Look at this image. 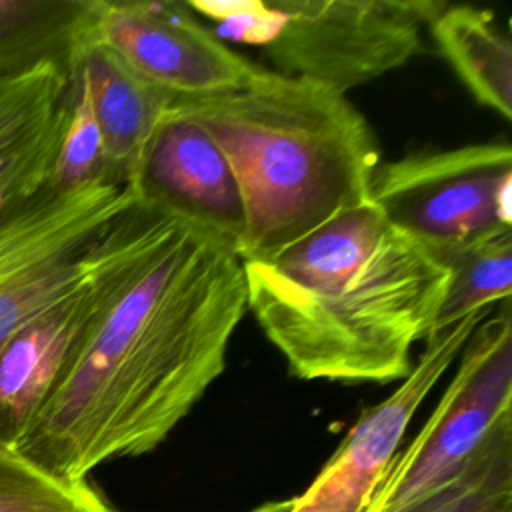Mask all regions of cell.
<instances>
[{
	"label": "cell",
	"instance_id": "obj_1",
	"mask_svg": "<svg viewBox=\"0 0 512 512\" xmlns=\"http://www.w3.org/2000/svg\"><path fill=\"white\" fill-rule=\"evenodd\" d=\"M246 310L232 250L132 204L104 300L14 448L70 482L154 450L226 370Z\"/></svg>",
	"mask_w": 512,
	"mask_h": 512
},
{
	"label": "cell",
	"instance_id": "obj_2",
	"mask_svg": "<svg viewBox=\"0 0 512 512\" xmlns=\"http://www.w3.org/2000/svg\"><path fill=\"white\" fill-rule=\"evenodd\" d=\"M242 268L248 310L290 374L346 384L406 378L448 286L446 266L372 200Z\"/></svg>",
	"mask_w": 512,
	"mask_h": 512
},
{
	"label": "cell",
	"instance_id": "obj_3",
	"mask_svg": "<svg viewBox=\"0 0 512 512\" xmlns=\"http://www.w3.org/2000/svg\"><path fill=\"white\" fill-rule=\"evenodd\" d=\"M226 154L246 208L240 260H262L370 202L378 142L348 96L274 70L212 98L172 100Z\"/></svg>",
	"mask_w": 512,
	"mask_h": 512
},
{
	"label": "cell",
	"instance_id": "obj_4",
	"mask_svg": "<svg viewBox=\"0 0 512 512\" xmlns=\"http://www.w3.org/2000/svg\"><path fill=\"white\" fill-rule=\"evenodd\" d=\"M220 40L256 46L272 70L338 94L364 86L422 48L436 0H190Z\"/></svg>",
	"mask_w": 512,
	"mask_h": 512
},
{
	"label": "cell",
	"instance_id": "obj_5",
	"mask_svg": "<svg viewBox=\"0 0 512 512\" xmlns=\"http://www.w3.org/2000/svg\"><path fill=\"white\" fill-rule=\"evenodd\" d=\"M132 204L118 180L56 190L46 184L0 222V350L92 268L108 226Z\"/></svg>",
	"mask_w": 512,
	"mask_h": 512
},
{
	"label": "cell",
	"instance_id": "obj_6",
	"mask_svg": "<svg viewBox=\"0 0 512 512\" xmlns=\"http://www.w3.org/2000/svg\"><path fill=\"white\" fill-rule=\"evenodd\" d=\"M512 150L502 142L416 152L378 164L370 200L430 252L512 230Z\"/></svg>",
	"mask_w": 512,
	"mask_h": 512
},
{
	"label": "cell",
	"instance_id": "obj_7",
	"mask_svg": "<svg viewBox=\"0 0 512 512\" xmlns=\"http://www.w3.org/2000/svg\"><path fill=\"white\" fill-rule=\"evenodd\" d=\"M416 438L394 456L364 512H396L448 480L512 414V318L486 316Z\"/></svg>",
	"mask_w": 512,
	"mask_h": 512
},
{
	"label": "cell",
	"instance_id": "obj_8",
	"mask_svg": "<svg viewBox=\"0 0 512 512\" xmlns=\"http://www.w3.org/2000/svg\"><path fill=\"white\" fill-rule=\"evenodd\" d=\"M90 30L174 100L234 92L262 72V66L202 26L186 2L96 0Z\"/></svg>",
	"mask_w": 512,
	"mask_h": 512
},
{
	"label": "cell",
	"instance_id": "obj_9",
	"mask_svg": "<svg viewBox=\"0 0 512 512\" xmlns=\"http://www.w3.org/2000/svg\"><path fill=\"white\" fill-rule=\"evenodd\" d=\"M136 202L210 236L240 258L246 208L234 170L212 136L168 108L126 178Z\"/></svg>",
	"mask_w": 512,
	"mask_h": 512
},
{
	"label": "cell",
	"instance_id": "obj_10",
	"mask_svg": "<svg viewBox=\"0 0 512 512\" xmlns=\"http://www.w3.org/2000/svg\"><path fill=\"white\" fill-rule=\"evenodd\" d=\"M490 310L470 314L458 324L426 338L424 352L406 378L382 402L362 412L314 482L300 494L340 512H364L400 442L430 390L460 356L472 332Z\"/></svg>",
	"mask_w": 512,
	"mask_h": 512
},
{
	"label": "cell",
	"instance_id": "obj_11",
	"mask_svg": "<svg viewBox=\"0 0 512 512\" xmlns=\"http://www.w3.org/2000/svg\"><path fill=\"white\" fill-rule=\"evenodd\" d=\"M124 214L102 234L88 274L30 318L0 350L2 442L18 444L100 308L120 254Z\"/></svg>",
	"mask_w": 512,
	"mask_h": 512
},
{
	"label": "cell",
	"instance_id": "obj_12",
	"mask_svg": "<svg viewBox=\"0 0 512 512\" xmlns=\"http://www.w3.org/2000/svg\"><path fill=\"white\" fill-rule=\"evenodd\" d=\"M70 102V68L60 62L0 76V222L48 184Z\"/></svg>",
	"mask_w": 512,
	"mask_h": 512
},
{
	"label": "cell",
	"instance_id": "obj_13",
	"mask_svg": "<svg viewBox=\"0 0 512 512\" xmlns=\"http://www.w3.org/2000/svg\"><path fill=\"white\" fill-rule=\"evenodd\" d=\"M70 70H78L88 86L108 170L112 178L126 184L128 174L174 98L144 80L96 40L90 24L76 46Z\"/></svg>",
	"mask_w": 512,
	"mask_h": 512
},
{
	"label": "cell",
	"instance_id": "obj_14",
	"mask_svg": "<svg viewBox=\"0 0 512 512\" xmlns=\"http://www.w3.org/2000/svg\"><path fill=\"white\" fill-rule=\"evenodd\" d=\"M436 48L486 108L512 118V42L494 12L454 4L428 24Z\"/></svg>",
	"mask_w": 512,
	"mask_h": 512
},
{
	"label": "cell",
	"instance_id": "obj_15",
	"mask_svg": "<svg viewBox=\"0 0 512 512\" xmlns=\"http://www.w3.org/2000/svg\"><path fill=\"white\" fill-rule=\"evenodd\" d=\"M94 0H0V76L54 60L70 68Z\"/></svg>",
	"mask_w": 512,
	"mask_h": 512
},
{
	"label": "cell",
	"instance_id": "obj_16",
	"mask_svg": "<svg viewBox=\"0 0 512 512\" xmlns=\"http://www.w3.org/2000/svg\"><path fill=\"white\" fill-rule=\"evenodd\" d=\"M432 254L446 266L448 286L428 336L510 298L512 230H500Z\"/></svg>",
	"mask_w": 512,
	"mask_h": 512
},
{
	"label": "cell",
	"instance_id": "obj_17",
	"mask_svg": "<svg viewBox=\"0 0 512 512\" xmlns=\"http://www.w3.org/2000/svg\"><path fill=\"white\" fill-rule=\"evenodd\" d=\"M396 512H512V414L448 480Z\"/></svg>",
	"mask_w": 512,
	"mask_h": 512
},
{
	"label": "cell",
	"instance_id": "obj_18",
	"mask_svg": "<svg viewBox=\"0 0 512 512\" xmlns=\"http://www.w3.org/2000/svg\"><path fill=\"white\" fill-rule=\"evenodd\" d=\"M0 512H112L86 482L58 478L0 440Z\"/></svg>",
	"mask_w": 512,
	"mask_h": 512
},
{
	"label": "cell",
	"instance_id": "obj_19",
	"mask_svg": "<svg viewBox=\"0 0 512 512\" xmlns=\"http://www.w3.org/2000/svg\"><path fill=\"white\" fill-rule=\"evenodd\" d=\"M70 80V116L48 180L56 190H72L96 180H116L106 164L102 134L92 110L88 86L78 70H70Z\"/></svg>",
	"mask_w": 512,
	"mask_h": 512
},
{
	"label": "cell",
	"instance_id": "obj_20",
	"mask_svg": "<svg viewBox=\"0 0 512 512\" xmlns=\"http://www.w3.org/2000/svg\"><path fill=\"white\" fill-rule=\"evenodd\" d=\"M288 512H340L328 504L322 502H314V500H306L302 496L292 498V508Z\"/></svg>",
	"mask_w": 512,
	"mask_h": 512
},
{
	"label": "cell",
	"instance_id": "obj_21",
	"mask_svg": "<svg viewBox=\"0 0 512 512\" xmlns=\"http://www.w3.org/2000/svg\"><path fill=\"white\" fill-rule=\"evenodd\" d=\"M292 508V498L290 500H280V502H268L262 504L250 512H288Z\"/></svg>",
	"mask_w": 512,
	"mask_h": 512
},
{
	"label": "cell",
	"instance_id": "obj_22",
	"mask_svg": "<svg viewBox=\"0 0 512 512\" xmlns=\"http://www.w3.org/2000/svg\"><path fill=\"white\" fill-rule=\"evenodd\" d=\"M112 512H114V510H112Z\"/></svg>",
	"mask_w": 512,
	"mask_h": 512
}]
</instances>
